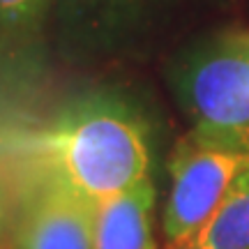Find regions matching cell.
<instances>
[{
  "label": "cell",
  "instance_id": "6da1fadb",
  "mask_svg": "<svg viewBox=\"0 0 249 249\" xmlns=\"http://www.w3.org/2000/svg\"><path fill=\"white\" fill-rule=\"evenodd\" d=\"M30 182H51L102 203L150 178V129L120 95H83L14 141Z\"/></svg>",
  "mask_w": 249,
  "mask_h": 249
},
{
  "label": "cell",
  "instance_id": "7a4b0ae2",
  "mask_svg": "<svg viewBox=\"0 0 249 249\" xmlns=\"http://www.w3.org/2000/svg\"><path fill=\"white\" fill-rule=\"evenodd\" d=\"M171 83L192 129L249 145V33L233 30L192 49Z\"/></svg>",
  "mask_w": 249,
  "mask_h": 249
},
{
  "label": "cell",
  "instance_id": "3957f363",
  "mask_svg": "<svg viewBox=\"0 0 249 249\" xmlns=\"http://www.w3.org/2000/svg\"><path fill=\"white\" fill-rule=\"evenodd\" d=\"M245 169H249L247 143L198 129H189L176 143L161 214L166 249H180L201 231Z\"/></svg>",
  "mask_w": 249,
  "mask_h": 249
},
{
  "label": "cell",
  "instance_id": "277c9868",
  "mask_svg": "<svg viewBox=\"0 0 249 249\" xmlns=\"http://www.w3.org/2000/svg\"><path fill=\"white\" fill-rule=\"evenodd\" d=\"M97 203L51 182H30L14 249H95Z\"/></svg>",
  "mask_w": 249,
  "mask_h": 249
},
{
  "label": "cell",
  "instance_id": "5b68a950",
  "mask_svg": "<svg viewBox=\"0 0 249 249\" xmlns=\"http://www.w3.org/2000/svg\"><path fill=\"white\" fill-rule=\"evenodd\" d=\"M164 0H58L60 39L92 53L123 44L139 33Z\"/></svg>",
  "mask_w": 249,
  "mask_h": 249
},
{
  "label": "cell",
  "instance_id": "8992f818",
  "mask_svg": "<svg viewBox=\"0 0 249 249\" xmlns=\"http://www.w3.org/2000/svg\"><path fill=\"white\" fill-rule=\"evenodd\" d=\"M152 178L97 203L95 249H157Z\"/></svg>",
  "mask_w": 249,
  "mask_h": 249
},
{
  "label": "cell",
  "instance_id": "52a82bcc",
  "mask_svg": "<svg viewBox=\"0 0 249 249\" xmlns=\"http://www.w3.org/2000/svg\"><path fill=\"white\" fill-rule=\"evenodd\" d=\"M180 249H249V169L238 176L201 231Z\"/></svg>",
  "mask_w": 249,
  "mask_h": 249
},
{
  "label": "cell",
  "instance_id": "ba28073f",
  "mask_svg": "<svg viewBox=\"0 0 249 249\" xmlns=\"http://www.w3.org/2000/svg\"><path fill=\"white\" fill-rule=\"evenodd\" d=\"M49 0H0V37H17L30 30Z\"/></svg>",
  "mask_w": 249,
  "mask_h": 249
},
{
  "label": "cell",
  "instance_id": "9c48e42d",
  "mask_svg": "<svg viewBox=\"0 0 249 249\" xmlns=\"http://www.w3.org/2000/svg\"><path fill=\"white\" fill-rule=\"evenodd\" d=\"M0 226H2V189H0Z\"/></svg>",
  "mask_w": 249,
  "mask_h": 249
}]
</instances>
